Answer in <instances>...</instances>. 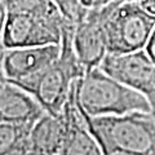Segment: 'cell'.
I'll use <instances>...</instances> for the list:
<instances>
[{
  "mask_svg": "<svg viewBox=\"0 0 155 155\" xmlns=\"http://www.w3.org/2000/svg\"><path fill=\"white\" fill-rule=\"evenodd\" d=\"M45 113V109L31 93L2 78V89H0L2 122L35 124Z\"/></svg>",
  "mask_w": 155,
  "mask_h": 155,
  "instance_id": "9",
  "label": "cell"
},
{
  "mask_svg": "<svg viewBox=\"0 0 155 155\" xmlns=\"http://www.w3.org/2000/svg\"><path fill=\"white\" fill-rule=\"evenodd\" d=\"M74 26L75 23L72 22L65 26L61 54L53 64L31 76L19 80H8L31 93L47 113L52 115H61L64 113L75 83L87 72L74 49Z\"/></svg>",
  "mask_w": 155,
  "mask_h": 155,
  "instance_id": "1",
  "label": "cell"
},
{
  "mask_svg": "<svg viewBox=\"0 0 155 155\" xmlns=\"http://www.w3.org/2000/svg\"><path fill=\"white\" fill-rule=\"evenodd\" d=\"M106 5L87 8L74 26V49L87 71L100 67L107 54V39L105 30Z\"/></svg>",
  "mask_w": 155,
  "mask_h": 155,
  "instance_id": "7",
  "label": "cell"
},
{
  "mask_svg": "<svg viewBox=\"0 0 155 155\" xmlns=\"http://www.w3.org/2000/svg\"><path fill=\"white\" fill-rule=\"evenodd\" d=\"M76 105L89 116L153 113L149 100L140 92L94 67L76 81Z\"/></svg>",
  "mask_w": 155,
  "mask_h": 155,
  "instance_id": "2",
  "label": "cell"
},
{
  "mask_svg": "<svg viewBox=\"0 0 155 155\" xmlns=\"http://www.w3.org/2000/svg\"><path fill=\"white\" fill-rule=\"evenodd\" d=\"M155 27V14L140 0H116L106 5L107 52L124 54L145 49Z\"/></svg>",
  "mask_w": 155,
  "mask_h": 155,
  "instance_id": "4",
  "label": "cell"
},
{
  "mask_svg": "<svg viewBox=\"0 0 155 155\" xmlns=\"http://www.w3.org/2000/svg\"><path fill=\"white\" fill-rule=\"evenodd\" d=\"M104 155H143V154L123 151V150H106V151H104Z\"/></svg>",
  "mask_w": 155,
  "mask_h": 155,
  "instance_id": "18",
  "label": "cell"
},
{
  "mask_svg": "<svg viewBox=\"0 0 155 155\" xmlns=\"http://www.w3.org/2000/svg\"><path fill=\"white\" fill-rule=\"evenodd\" d=\"M65 16L7 13L2 9V49L61 44Z\"/></svg>",
  "mask_w": 155,
  "mask_h": 155,
  "instance_id": "5",
  "label": "cell"
},
{
  "mask_svg": "<svg viewBox=\"0 0 155 155\" xmlns=\"http://www.w3.org/2000/svg\"><path fill=\"white\" fill-rule=\"evenodd\" d=\"M67 133L65 110L61 115L45 113L31 129L28 155H60Z\"/></svg>",
  "mask_w": 155,
  "mask_h": 155,
  "instance_id": "11",
  "label": "cell"
},
{
  "mask_svg": "<svg viewBox=\"0 0 155 155\" xmlns=\"http://www.w3.org/2000/svg\"><path fill=\"white\" fill-rule=\"evenodd\" d=\"M76 83L65 106L67 119L66 140L60 155H104L102 147L88 129L76 105Z\"/></svg>",
  "mask_w": 155,
  "mask_h": 155,
  "instance_id": "10",
  "label": "cell"
},
{
  "mask_svg": "<svg viewBox=\"0 0 155 155\" xmlns=\"http://www.w3.org/2000/svg\"><path fill=\"white\" fill-rule=\"evenodd\" d=\"M3 155H28V143L22 145V146H18V147L13 149V150H11V151H8V153L3 154Z\"/></svg>",
  "mask_w": 155,
  "mask_h": 155,
  "instance_id": "17",
  "label": "cell"
},
{
  "mask_svg": "<svg viewBox=\"0 0 155 155\" xmlns=\"http://www.w3.org/2000/svg\"><path fill=\"white\" fill-rule=\"evenodd\" d=\"M116 0H80V3L83 4L85 8H100L105 7L110 3H114Z\"/></svg>",
  "mask_w": 155,
  "mask_h": 155,
  "instance_id": "15",
  "label": "cell"
},
{
  "mask_svg": "<svg viewBox=\"0 0 155 155\" xmlns=\"http://www.w3.org/2000/svg\"><path fill=\"white\" fill-rule=\"evenodd\" d=\"M52 2L57 4V7L61 9L62 14L72 23H76L79 21L87 9L80 3V0H52Z\"/></svg>",
  "mask_w": 155,
  "mask_h": 155,
  "instance_id": "14",
  "label": "cell"
},
{
  "mask_svg": "<svg viewBox=\"0 0 155 155\" xmlns=\"http://www.w3.org/2000/svg\"><path fill=\"white\" fill-rule=\"evenodd\" d=\"M61 54V44L2 49V78L19 80L44 70Z\"/></svg>",
  "mask_w": 155,
  "mask_h": 155,
  "instance_id": "8",
  "label": "cell"
},
{
  "mask_svg": "<svg viewBox=\"0 0 155 155\" xmlns=\"http://www.w3.org/2000/svg\"><path fill=\"white\" fill-rule=\"evenodd\" d=\"M35 124L2 122L0 124V155L28 143L31 129Z\"/></svg>",
  "mask_w": 155,
  "mask_h": 155,
  "instance_id": "12",
  "label": "cell"
},
{
  "mask_svg": "<svg viewBox=\"0 0 155 155\" xmlns=\"http://www.w3.org/2000/svg\"><path fill=\"white\" fill-rule=\"evenodd\" d=\"M145 51L147 52V54L151 57L153 61L155 62V27L151 32V35H150V39H149L146 47H145Z\"/></svg>",
  "mask_w": 155,
  "mask_h": 155,
  "instance_id": "16",
  "label": "cell"
},
{
  "mask_svg": "<svg viewBox=\"0 0 155 155\" xmlns=\"http://www.w3.org/2000/svg\"><path fill=\"white\" fill-rule=\"evenodd\" d=\"M2 9L7 13L64 16L61 9L52 0H2Z\"/></svg>",
  "mask_w": 155,
  "mask_h": 155,
  "instance_id": "13",
  "label": "cell"
},
{
  "mask_svg": "<svg viewBox=\"0 0 155 155\" xmlns=\"http://www.w3.org/2000/svg\"><path fill=\"white\" fill-rule=\"evenodd\" d=\"M79 109V107H78ZM92 134L106 150H123L143 155H155V114L136 111L124 115L89 116L83 113Z\"/></svg>",
  "mask_w": 155,
  "mask_h": 155,
  "instance_id": "3",
  "label": "cell"
},
{
  "mask_svg": "<svg viewBox=\"0 0 155 155\" xmlns=\"http://www.w3.org/2000/svg\"><path fill=\"white\" fill-rule=\"evenodd\" d=\"M100 69L143 94L155 114V62L146 51L141 49L124 54L107 53Z\"/></svg>",
  "mask_w": 155,
  "mask_h": 155,
  "instance_id": "6",
  "label": "cell"
}]
</instances>
